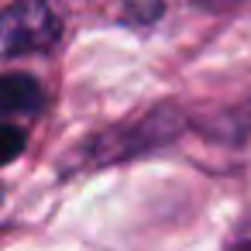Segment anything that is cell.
<instances>
[{
	"label": "cell",
	"mask_w": 251,
	"mask_h": 251,
	"mask_svg": "<svg viewBox=\"0 0 251 251\" xmlns=\"http://www.w3.org/2000/svg\"><path fill=\"white\" fill-rule=\"evenodd\" d=\"M62 21L49 0H18L14 7L0 11V59L42 52L59 42Z\"/></svg>",
	"instance_id": "6da1fadb"
},
{
	"label": "cell",
	"mask_w": 251,
	"mask_h": 251,
	"mask_svg": "<svg viewBox=\"0 0 251 251\" xmlns=\"http://www.w3.org/2000/svg\"><path fill=\"white\" fill-rule=\"evenodd\" d=\"M45 107V93L35 76L28 73H7L0 76V117L14 114H38Z\"/></svg>",
	"instance_id": "7a4b0ae2"
},
{
	"label": "cell",
	"mask_w": 251,
	"mask_h": 251,
	"mask_svg": "<svg viewBox=\"0 0 251 251\" xmlns=\"http://www.w3.org/2000/svg\"><path fill=\"white\" fill-rule=\"evenodd\" d=\"M0 200H4V189H0Z\"/></svg>",
	"instance_id": "277c9868"
},
{
	"label": "cell",
	"mask_w": 251,
	"mask_h": 251,
	"mask_svg": "<svg viewBox=\"0 0 251 251\" xmlns=\"http://www.w3.org/2000/svg\"><path fill=\"white\" fill-rule=\"evenodd\" d=\"M25 131L21 127H11V124H0V165L14 162L21 151H25Z\"/></svg>",
	"instance_id": "3957f363"
}]
</instances>
